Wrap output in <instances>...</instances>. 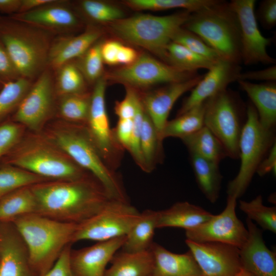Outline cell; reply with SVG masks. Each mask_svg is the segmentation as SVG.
<instances>
[{
    "label": "cell",
    "instance_id": "1",
    "mask_svg": "<svg viewBox=\"0 0 276 276\" xmlns=\"http://www.w3.org/2000/svg\"><path fill=\"white\" fill-rule=\"evenodd\" d=\"M31 188L37 201V214L78 224L97 214L112 199L99 182L87 178L42 182Z\"/></svg>",
    "mask_w": 276,
    "mask_h": 276
},
{
    "label": "cell",
    "instance_id": "2",
    "mask_svg": "<svg viewBox=\"0 0 276 276\" xmlns=\"http://www.w3.org/2000/svg\"><path fill=\"white\" fill-rule=\"evenodd\" d=\"M12 222L26 245L34 276H42L51 269L64 248L72 243L78 225L37 213Z\"/></svg>",
    "mask_w": 276,
    "mask_h": 276
},
{
    "label": "cell",
    "instance_id": "3",
    "mask_svg": "<svg viewBox=\"0 0 276 276\" xmlns=\"http://www.w3.org/2000/svg\"><path fill=\"white\" fill-rule=\"evenodd\" d=\"M183 27L197 35L221 60L241 63L240 26L229 2L218 0L191 13Z\"/></svg>",
    "mask_w": 276,
    "mask_h": 276
},
{
    "label": "cell",
    "instance_id": "4",
    "mask_svg": "<svg viewBox=\"0 0 276 276\" xmlns=\"http://www.w3.org/2000/svg\"><path fill=\"white\" fill-rule=\"evenodd\" d=\"M191 14L187 10L164 16L137 14L109 24V30L117 38L147 50L165 62L168 45Z\"/></svg>",
    "mask_w": 276,
    "mask_h": 276
},
{
    "label": "cell",
    "instance_id": "5",
    "mask_svg": "<svg viewBox=\"0 0 276 276\" xmlns=\"http://www.w3.org/2000/svg\"><path fill=\"white\" fill-rule=\"evenodd\" d=\"M275 130L264 128L250 102L246 105V120L239 143L240 165L235 177L227 185V196L238 198L246 191L262 160L276 143Z\"/></svg>",
    "mask_w": 276,
    "mask_h": 276
},
{
    "label": "cell",
    "instance_id": "6",
    "mask_svg": "<svg viewBox=\"0 0 276 276\" xmlns=\"http://www.w3.org/2000/svg\"><path fill=\"white\" fill-rule=\"evenodd\" d=\"M55 139L59 148L77 165L89 172L111 199L129 202L120 177L104 163L84 127L58 132Z\"/></svg>",
    "mask_w": 276,
    "mask_h": 276
},
{
    "label": "cell",
    "instance_id": "7",
    "mask_svg": "<svg viewBox=\"0 0 276 276\" xmlns=\"http://www.w3.org/2000/svg\"><path fill=\"white\" fill-rule=\"evenodd\" d=\"M246 120V105L226 88L205 101L204 125L220 141L232 159H239V143Z\"/></svg>",
    "mask_w": 276,
    "mask_h": 276
},
{
    "label": "cell",
    "instance_id": "8",
    "mask_svg": "<svg viewBox=\"0 0 276 276\" xmlns=\"http://www.w3.org/2000/svg\"><path fill=\"white\" fill-rule=\"evenodd\" d=\"M14 22L0 21V40L19 77L30 78L48 62L50 46L42 32Z\"/></svg>",
    "mask_w": 276,
    "mask_h": 276
},
{
    "label": "cell",
    "instance_id": "9",
    "mask_svg": "<svg viewBox=\"0 0 276 276\" xmlns=\"http://www.w3.org/2000/svg\"><path fill=\"white\" fill-rule=\"evenodd\" d=\"M197 72L183 71L146 53L140 54L132 64L109 72L105 77L112 82L141 91L159 84L181 82L195 77Z\"/></svg>",
    "mask_w": 276,
    "mask_h": 276
},
{
    "label": "cell",
    "instance_id": "10",
    "mask_svg": "<svg viewBox=\"0 0 276 276\" xmlns=\"http://www.w3.org/2000/svg\"><path fill=\"white\" fill-rule=\"evenodd\" d=\"M106 84L104 76L95 83L84 127L104 163L116 171L121 166L125 150L117 141L110 125L105 101Z\"/></svg>",
    "mask_w": 276,
    "mask_h": 276
},
{
    "label": "cell",
    "instance_id": "11",
    "mask_svg": "<svg viewBox=\"0 0 276 276\" xmlns=\"http://www.w3.org/2000/svg\"><path fill=\"white\" fill-rule=\"evenodd\" d=\"M140 215L129 202L110 199L97 214L78 223L72 243L83 240L102 242L125 236Z\"/></svg>",
    "mask_w": 276,
    "mask_h": 276
},
{
    "label": "cell",
    "instance_id": "12",
    "mask_svg": "<svg viewBox=\"0 0 276 276\" xmlns=\"http://www.w3.org/2000/svg\"><path fill=\"white\" fill-rule=\"evenodd\" d=\"M11 163L45 178L77 181L87 178L85 170L71 159L46 146L34 145L16 154Z\"/></svg>",
    "mask_w": 276,
    "mask_h": 276
},
{
    "label": "cell",
    "instance_id": "13",
    "mask_svg": "<svg viewBox=\"0 0 276 276\" xmlns=\"http://www.w3.org/2000/svg\"><path fill=\"white\" fill-rule=\"evenodd\" d=\"M237 199L227 196L224 209L197 227L186 231L187 239L197 242H218L240 248L245 243L248 230L236 213Z\"/></svg>",
    "mask_w": 276,
    "mask_h": 276
},
{
    "label": "cell",
    "instance_id": "14",
    "mask_svg": "<svg viewBox=\"0 0 276 276\" xmlns=\"http://www.w3.org/2000/svg\"><path fill=\"white\" fill-rule=\"evenodd\" d=\"M255 0H232L229 2L238 19L242 62L250 65L261 63L274 64V58L267 53L272 39L261 33L255 16Z\"/></svg>",
    "mask_w": 276,
    "mask_h": 276
},
{
    "label": "cell",
    "instance_id": "15",
    "mask_svg": "<svg viewBox=\"0 0 276 276\" xmlns=\"http://www.w3.org/2000/svg\"><path fill=\"white\" fill-rule=\"evenodd\" d=\"M202 276H234L242 269L239 248L218 242L186 240Z\"/></svg>",
    "mask_w": 276,
    "mask_h": 276
},
{
    "label": "cell",
    "instance_id": "16",
    "mask_svg": "<svg viewBox=\"0 0 276 276\" xmlns=\"http://www.w3.org/2000/svg\"><path fill=\"white\" fill-rule=\"evenodd\" d=\"M53 94L52 77L49 71H45L18 105L15 120L31 129L38 130L51 110Z\"/></svg>",
    "mask_w": 276,
    "mask_h": 276
},
{
    "label": "cell",
    "instance_id": "17",
    "mask_svg": "<svg viewBox=\"0 0 276 276\" xmlns=\"http://www.w3.org/2000/svg\"><path fill=\"white\" fill-rule=\"evenodd\" d=\"M202 76L198 75L187 80L164 84L151 91H139L144 109L154 125L162 141V131L174 104L182 95L191 91Z\"/></svg>",
    "mask_w": 276,
    "mask_h": 276
},
{
    "label": "cell",
    "instance_id": "18",
    "mask_svg": "<svg viewBox=\"0 0 276 276\" xmlns=\"http://www.w3.org/2000/svg\"><path fill=\"white\" fill-rule=\"evenodd\" d=\"M241 72L239 64L222 60L216 62L193 88L189 96L183 101L176 116L227 88L230 83L238 81Z\"/></svg>",
    "mask_w": 276,
    "mask_h": 276
},
{
    "label": "cell",
    "instance_id": "19",
    "mask_svg": "<svg viewBox=\"0 0 276 276\" xmlns=\"http://www.w3.org/2000/svg\"><path fill=\"white\" fill-rule=\"evenodd\" d=\"M248 235L239 249L242 269L255 276H276V254L266 245L262 233L252 221L246 219Z\"/></svg>",
    "mask_w": 276,
    "mask_h": 276
},
{
    "label": "cell",
    "instance_id": "20",
    "mask_svg": "<svg viewBox=\"0 0 276 276\" xmlns=\"http://www.w3.org/2000/svg\"><path fill=\"white\" fill-rule=\"evenodd\" d=\"M126 236L72 251L71 264L76 276H104L106 266L121 248Z\"/></svg>",
    "mask_w": 276,
    "mask_h": 276
},
{
    "label": "cell",
    "instance_id": "21",
    "mask_svg": "<svg viewBox=\"0 0 276 276\" xmlns=\"http://www.w3.org/2000/svg\"><path fill=\"white\" fill-rule=\"evenodd\" d=\"M8 223L0 222V276H34L23 240Z\"/></svg>",
    "mask_w": 276,
    "mask_h": 276
},
{
    "label": "cell",
    "instance_id": "22",
    "mask_svg": "<svg viewBox=\"0 0 276 276\" xmlns=\"http://www.w3.org/2000/svg\"><path fill=\"white\" fill-rule=\"evenodd\" d=\"M60 1L41 6L22 13L15 14L13 18L30 25L58 31L74 29L79 21L75 14Z\"/></svg>",
    "mask_w": 276,
    "mask_h": 276
},
{
    "label": "cell",
    "instance_id": "23",
    "mask_svg": "<svg viewBox=\"0 0 276 276\" xmlns=\"http://www.w3.org/2000/svg\"><path fill=\"white\" fill-rule=\"evenodd\" d=\"M102 35L101 30L93 27L78 35L57 39L50 48L48 62L59 68L72 59L82 56Z\"/></svg>",
    "mask_w": 276,
    "mask_h": 276
},
{
    "label": "cell",
    "instance_id": "24",
    "mask_svg": "<svg viewBox=\"0 0 276 276\" xmlns=\"http://www.w3.org/2000/svg\"><path fill=\"white\" fill-rule=\"evenodd\" d=\"M150 249L154 256L150 276H202L189 250L184 254L174 253L154 242Z\"/></svg>",
    "mask_w": 276,
    "mask_h": 276
},
{
    "label": "cell",
    "instance_id": "25",
    "mask_svg": "<svg viewBox=\"0 0 276 276\" xmlns=\"http://www.w3.org/2000/svg\"><path fill=\"white\" fill-rule=\"evenodd\" d=\"M241 89L245 91L255 107L261 125L268 130H275L276 82L255 83L238 80Z\"/></svg>",
    "mask_w": 276,
    "mask_h": 276
},
{
    "label": "cell",
    "instance_id": "26",
    "mask_svg": "<svg viewBox=\"0 0 276 276\" xmlns=\"http://www.w3.org/2000/svg\"><path fill=\"white\" fill-rule=\"evenodd\" d=\"M213 214L187 201L178 202L158 211L157 228L178 227L192 229L208 220Z\"/></svg>",
    "mask_w": 276,
    "mask_h": 276
},
{
    "label": "cell",
    "instance_id": "27",
    "mask_svg": "<svg viewBox=\"0 0 276 276\" xmlns=\"http://www.w3.org/2000/svg\"><path fill=\"white\" fill-rule=\"evenodd\" d=\"M106 269L104 276H150L154 256L150 249L137 252H117Z\"/></svg>",
    "mask_w": 276,
    "mask_h": 276
},
{
    "label": "cell",
    "instance_id": "28",
    "mask_svg": "<svg viewBox=\"0 0 276 276\" xmlns=\"http://www.w3.org/2000/svg\"><path fill=\"white\" fill-rule=\"evenodd\" d=\"M190 161L196 183L205 198L211 203L218 199L222 176L217 163L190 154Z\"/></svg>",
    "mask_w": 276,
    "mask_h": 276
},
{
    "label": "cell",
    "instance_id": "29",
    "mask_svg": "<svg viewBox=\"0 0 276 276\" xmlns=\"http://www.w3.org/2000/svg\"><path fill=\"white\" fill-rule=\"evenodd\" d=\"M157 214L158 211L152 210L141 213L139 220L126 235L123 251L137 252L150 249L157 228Z\"/></svg>",
    "mask_w": 276,
    "mask_h": 276
},
{
    "label": "cell",
    "instance_id": "30",
    "mask_svg": "<svg viewBox=\"0 0 276 276\" xmlns=\"http://www.w3.org/2000/svg\"><path fill=\"white\" fill-rule=\"evenodd\" d=\"M36 212L37 201L31 186L18 189L0 200V222H12Z\"/></svg>",
    "mask_w": 276,
    "mask_h": 276
},
{
    "label": "cell",
    "instance_id": "31",
    "mask_svg": "<svg viewBox=\"0 0 276 276\" xmlns=\"http://www.w3.org/2000/svg\"><path fill=\"white\" fill-rule=\"evenodd\" d=\"M190 154L217 163L227 157L223 146L205 126L181 140Z\"/></svg>",
    "mask_w": 276,
    "mask_h": 276
},
{
    "label": "cell",
    "instance_id": "32",
    "mask_svg": "<svg viewBox=\"0 0 276 276\" xmlns=\"http://www.w3.org/2000/svg\"><path fill=\"white\" fill-rule=\"evenodd\" d=\"M140 148L144 171L151 172L164 158L163 142L153 122L144 110L142 125Z\"/></svg>",
    "mask_w": 276,
    "mask_h": 276
},
{
    "label": "cell",
    "instance_id": "33",
    "mask_svg": "<svg viewBox=\"0 0 276 276\" xmlns=\"http://www.w3.org/2000/svg\"><path fill=\"white\" fill-rule=\"evenodd\" d=\"M205 102L168 121L161 134V140L168 137L182 139L197 132L204 125Z\"/></svg>",
    "mask_w": 276,
    "mask_h": 276
},
{
    "label": "cell",
    "instance_id": "34",
    "mask_svg": "<svg viewBox=\"0 0 276 276\" xmlns=\"http://www.w3.org/2000/svg\"><path fill=\"white\" fill-rule=\"evenodd\" d=\"M165 62L179 69L192 72H197L199 69L208 70L216 63L173 41L167 48Z\"/></svg>",
    "mask_w": 276,
    "mask_h": 276
},
{
    "label": "cell",
    "instance_id": "35",
    "mask_svg": "<svg viewBox=\"0 0 276 276\" xmlns=\"http://www.w3.org/2000/svg\"><path fill=\"white\" fill-rule=\"evenodd\" d=\"M218 0H127L125 4L134 10L164 11L182 9L191 13L216 4Z\"/></svg>",
    "mask_w": 276,
    "mask_h": 276
},
{
    "label": "cell",
    "instance_id": "36",
    "mask_svg": "<svg viewBox=\"0 0 276 276\" xmlns=\"http://www.w3.org/2000/svg\"><path fill=\"white\" fill-rule=\"evenodd\" d=\"M47 179L16 167L0 169V200L10 193L23 187L46 181Z\"/></svg>",
    "mask_w": 276,
    "mask_h": 276
},
{
    "label": "cell",
    "instance_id": "37",
    "mask_svg": "<svg viewBox=\"0 0 276 276\" xmlns=\"http://www.w3.org/2000/svg\"><path fill=\"white\" fill-rule=\"evenodd\" d=\"M239 208L251 221H255L263 229L276 233V208L264 204L261 195L249 201H239Z\"/></svg>",
    "mask_w": 276,
    "mask_h": 276
},
{
    "label": "cell",
    "instance_id": "38",
    "mask_svg": "<svg viewBox=\"0 0 276 276\" xmlns=\"http://www.w3.org/2000/svg\"><path fill=\"white\" fill-rule=\"evenodd\" d=\"M30 87L28 79L20 77L3 83L0 90V121L17 108Z\"/></svg>",
    "mask_w": 276,
    "mask_h": 276
},
{
    "label": "cell",
    "instance_id": "39",
    "mask_svg": "<svg viewBox=\"0 0 276 276\" xmlns=\"http://www.w3.org/2000/svg\"><path fill=\"white\" fill-rule=\"evenodd\" d=\"M58 69L57 88L64 96L86 93L85 79L77 64L71 61Z\"/></svg>",
    "mask_w": 276,
    "mask_h": 276
},
{
    "label": "cell",
    "instance_id": "40",
    "mask_svg": "<svg viewBox=\"0 0 276 276\" xmlns=\"http://www.w3.org/2000/svg\"><path fill=\"white\" fill-rule=\"evenodd\" d=\"M91 94L86 93L64 96L60 105V112L69 121L86 123L90 102Z\"/></svg>",
    "mask_w": 276,
    "mask_h": 276
},
{
    "label": "cell",
    "instance_id": "41",
    "mask_svg": "<svg viewBox=\"0 0 276 276\" xmlns=\"http://www.w3.org/2000/svg\"><path fill=\"white\" fill-rule=\"evenodd\" d=\"M80 8L87 17L97 22L109 24L125 17L120 8L100 1H82Z\"/></svg>",
    "mask_w": 276,
    "mask_h": 276
},
{
    "label": "cell",
    "instance_id": "42",
    "mask_svg": "<svg viewBox=\"0 0 276 276\" xmlns=\"http://www.w3.org/2000/svg\"><path fill=\"white\" fill-rule=\"evenodd\" d=\"M102 42L97 41L80 58L77 66L86 81L95 83L103 77L104 63L101 52Z\"/></svg>",
    "mask_w": 276,
    "mask_h": 276
},
{
    "label": "cell",
    "instance_id": "43",
    "mask_svg": "<svg viewBox=\"0 0 276 276\" xmlns=\"http://www.w3.org/2000/svg\"><path fill=\"white\" fill-rule=\"evenodd\" d=\"M172 41L180 44L193 53L214 62L221 60L215 51L197 35L183 27L174 35Z\"/></svg>",
    "mask_w": 276,
    "mask_h": 276
},
{
    "label": "cell",
    "instance_id": "44",
    "mask_svg": "<svg viewBox=\"0 0 276 276\" xmlns=\"http://www.w3.org/2000/svg\"><path fill=\"white\" fill-rule=\"evenodd\" d=\"M144 114V109L140 96L136 113L133 119L132 132L128 151L131 154L135 163L143 171L144 170V165L141 153L140 140Z\"/></svg>",
    "mask_w": 276,
    "mask_h": 276
},
{
    "label": "cell",
    "instance_id": "45",
    "mask_svg": "<svg viewBox=\"0 0 276 276\" xmlns=\"http://www.w3.org/2000/svg\"><path fill=\"white\" fill-rule=\"evenodd\" d=\"M125 97L115 103L114 112L119 119H133L136 113L139 92L130 87H125Z\"/></svg>",
    "mask_w": 276,
    "mask_h": 276
},
{
    "label": "cell",
    "instance_id": "46",
    "mask_svg": "<svg viewBox=\"0 0 276 276\" xmlns=\"http://www.w3.org/2000/svg\"><path fill=\"white\" fill-rule=\"evenodd\" d=\"M21 133L17 124L7 122L0 125V159L17 143Z\"/></svg>",
    "mask_w": 276,
    "mask_h": 276
},
{
    "label": "cell",
    "instance_id": "47",
    "mask_svg": "<svg viewBox=\"0 0 276 276\" xmlns=\"http://www.w3.org/2000/svg\"><path fill=\"white\" fill-rule=\"evenodd\" d=\"M255 16L264 29L270 30L274 28L276 24V0L261 1L255 11Z\"/></svg>",
    "mask_w": 276,
    "mask_h": 276
},
{
    "label": "cell",
    "instance_id": "48",
    "mask_svg": "<svg viewBox=\"0 0 276 276\" xmlns=\"http://www.w3.org/2000/svg\"><path fill=\"white\" fill-rule=\"evenodd\" d=\"M71 245L64 248L53 266L42 276H76L71 264Z\"/></svg>",
    "mask_w": 276,
    "mask_h": 276
},
{
    "label": "cell",
    "instance_id": "49",
    "mask_svg": "<svg viewBox=\"0 0 276 276\" xmlns=\"http://www.w3.org/2000/svg\"><path fill=\"white\" fill-rule=\"evenodd\" d=\"M133 119H118L116 127L113 128L117 141L125 150L128 151L129 147L133 129Z\"/></svg>",
    "mask_w": 276,
    "mask_h": 276
},
{
    "label": "cell",
    "instance_id": "50",
    "mask_svg": "<svg viewBox=\"0 0 276 276\" xmlns=\"http://www.w3.org/2000/svg\"><path fill=\"white\" fill-rule=\"evenodd\" d=\"M18 75L12 60L0 40V81L3 83L17 79Z\"/></svg>",
    "mask_w": 276,
    "mask_h": 276
},
{
    "label": "cell",
    "instance_id": "51",
    "mask_svg": "<svg viewBox=\"0 0 276 276\" xmlns=\"http://www.w3.org/2000/svg\"><path fill=\"white\" fill-rule=\"evenodd\" d=\"M276 80V66L274 64L263 70L257 71H249L241 72L239 77L238 80H256L264 81L266 82L275 81Z\"/></svg>",
    "mask_w": 276,
    "mask_h": 276
},
{
    "label": "cell",
    "instance_id": "52",
    "mask_svg": "<svg viewBox=\"0 0 276 276\" xmlns=\"http://www.w3.org/2000/svg\"><path fill=\"white\" fill-rule=\"evenodd\" d=\"M121 43L114 40L102 42L101 55L104 63L110 65H118L117 56Z\"/></svg>",
    "mask_w": 276,
    "mask_h": 276
},
{
    "label": "cell",
    "instance_id": "53",
    "mask_svg": "<svg viewBox=\"0 0 276 276\" xmlns=\"http://www.w3.org/2000/svg\"><path fill=\"white\" fill-rule=\"evenodd\" d=\"M270 172L276 173V143L260 163L256 173L263 176Z\"/></svg>",
    "mask_w": 276,
    "mask_h": 276
},
{
    "label": "cell",
    "instance_id": "54",
    "mask_svg": "<svg viewBox=\"0 0 276 276\" xmlns=\"http://www.w3.org/2000/svg\"><path fill=\"white\" fill-rule=\"evenodd\" d=\"M139 54L134 48L121 44L118 54V64L123 66L130 65L138 58Z\"/></svg>",
    "mask_w": 276,
    "mask_h": 276
},
{
    "label": "cell",
    "instance_id": "55",
    "mask_svg": "<svg viewBox=\"0 0 276 276\" xmlns=\"http://www.w3.org/2000/svg\"><path fill=\"white\" fill-rule=\"evenodd\" d=\"M56 0H21L20 8L18 13H22L33 10L41 6L53 3Z\"/></svg>",
    "mask_w": 276,
    "mask_h": 276
},
{
    "label": "cell",
    "instance_id": "56",
    "mask_svg": "<svg viewBox=\"0 0 276 276\" xmlns=\"http://www.w3.org/2000/svg\"><path fill=\"white\" fill-rule=\"evenodd\" d=\"M21 0H0V12L4 13H18Z\"/></svg>",
    "mask_w": 276,
    "mask_h": 276
},
{
    "label": "cell",
    "instance_id": "57",
    "mask_svg": "<svg viewBox=\"0 0 276 276\" xmlns=\"http://www.w3.org/2000/svg\"><path fill=\"white\" fill-rule=\"evenodd\" d=\"M234 276H255V275L251 274V273L249 272L248 271L242 268L240 270V271H239Z\"/></svg>",
    "mask_w": 276,
    "mask_h": 276
}]
</instances>
